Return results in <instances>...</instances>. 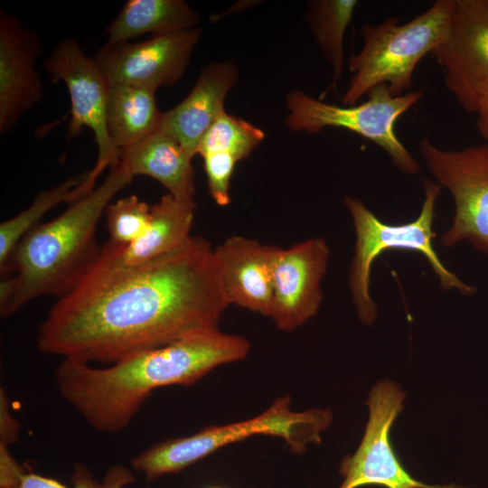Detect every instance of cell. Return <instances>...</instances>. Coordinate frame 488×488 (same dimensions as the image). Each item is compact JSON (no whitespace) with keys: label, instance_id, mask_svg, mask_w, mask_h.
Wrapping results in <instances>:
<instances>
[{"label":"cell","instance_id":"6da1fadb","mask_svg":"<svg viewBox=\"0 0 488 488\" xmlns=\"http://www.w3.org/2000/svg\"><path fill=\"white\" fill-rule=\"evenodd\" d=\"M228 306L213 248L201 236L131 266L117 262L103 245L86 276L51 308L36 343L62 359L112 364L218 329Z\"/></svg>","mask_w":488,"mask_h":488},{"label":"cell","instance_id":"7a4b0ae2","mask_svg":"<svg viewBox=\"0 0 488 488\" xmlns=\"http://www.w3.org/2000/svg\"><path fill=\"white\" fill-rule=\"evenodd\" d=\"M250 344L219 328L124 358L108 367L63 359L55 371L61 397L94 428H126L152 392L192 385L213 369L244 360Z\"/></svg>","mask_w":488,"mask_h":488},{"label":"cell","instance_id":"3957f363","mask_svg":"<svg viewBox=\"0 0 488 488\" xmlns=\"http://www.w3.org/2000/svg\"><path fill=\"white\" fill-rule=\"evenodd\" d=\"M133 178L118 164L89 193L22 238L2 272L10 271L0 283L1 317L12 315L42 296L59 298L80 283L101 251L96 239L101 216Z\"/></svg>","mask_w":488,"mask_h":488},{"label":"cell","instance_id":"277c9868","mask_svg":"<svg viewBox=\"0 0 488 488\" xmlns=\"http://www.w3.org/2000/svg\"><path fill=\"white\" fill-rule=\"evenodd\" d=\"M455 6V0H436L405 23L396 17L363 23L362 47L348 61L352 76L343 104H357L380 84L387 85L394 96L410 91L416 66L446 38Z\"/></svg>","mask_w":488,"mask_h":488},{"label":"cell","instance_id":"5b68a950","mask_svg":"<svg viewBox=\"0 0 488 488\" xmlns=\"http://www.w3.org/2000/svg\"><path fill=\"white\" fill-rule=\"evenodd\" d=\"M422 183L425 197L420 212L415 220L407 223H386L371 211L361 200L353 196L343 199L355 231L348 286L358 317L365 325L372 324L377 317V305L370 292L371 267L381 253L389 249L422 254L445 290L456 289L464 296L476 292L474 286L467 285L447 269L436 252L433 224L436 202L442 187L426 178L422 179Z\"/></svg>","mask_w":488,"mask_h":488},{"label":"cell","instance_id":"8992f818","mask_svg":"<svg viewBox=\"0 0 488 488\" xmlns=\"http://www.w3.org/2000/svg\"><path fill=\"white\" fill-rule=\"evenodd\" d=\"M333 419L329 410L294 411L290 398H277L257 417L223 426H211L188 436L161 442L131 462L148 480L176 474L221 447L248 437L266 435L282 438L288 448L302 454L309 444L321 441V433Z\"/></svg>","mask_w":488,"mask_h":488},{"label":"cell","instance_id":"52a82bcc","mask_svg":"<svg viewBox=\"0 0 488 488\" xmlns=\"http://www.w3.org/2000/svg\"><path fill=\"white\" fill-rule=\"evenodd\" d=\"M422 90H410L394 96L389 87L380 84L368 94V99L355 105L338 106L313 98L301 90L286 97L289 111L286 124L293 131L319 133L327 127L343 128L374 143L402 173L418 174L421 167L397 136L398 119L422 98Z\"/></svg>","mask_w":488,"mask_h":488},{"label":"cell","instance_id":"ba28073f","mask_svg":"<svg viewBox=\"0 0 488 488\" xmlns=\"http://www.w3.org/2000/svg\"><path fill=\"white\" fill-rule=\"evenodd\" d=\"M418 149L436 183L455 202L453 222L441 235V244L452 247L467 240L488 256V145L445 150L425 136Z\"/></svg>","mask_w":488,"mask_h":488},{"label":"cell","instance_id":"9c48e42d","mask_svg":"<svg viewBox=\"0 0 488 488\" xmlns=\"http://www.w3.org/2000/svg\"><path fill=\"white\" fill-rule=\"evenodd\" d=\"M53 81H61L70 99L68 136H78L83 128L91 129L98 146L94 167L81 185L83 194L95 187L102 172L119 164V151L113 145L108 129L107 106L109 82L93 58L88 57L76 40L66 38L54 48L44 62Z\"/></svg>","mask_w":488,"mask_h":488},{"label":"cell","instance_id":"30bf717a","mask_svg":"<svg viewBox=\"0 0 488 488\" xmlns=\"http://www.w3.org/2000/svg\"><path fill=\"white\" fill-rule=\"evenodd\" d=\"M405 398L399 387L389 380L380 381L371 389L363 437L356 452L342 460L339 472L343 482L338 488H460L453 483L427 484L412 477L401 465L389 436Z\"/></svg>","mask_w":488,"mask_h":488},{"label":"cell","instance_id":"8fae6325","mask_svg":"<svg viewBox=\"0 0 488 488\" xmlns=\"http://www.w3.org/2000/svg\"><path fill=\"white\" fill-rule=\"evenodd\" d=\"M202 34L199 27L152 35L146 41L104 44L93 60L109 84L156 91L183 75Z\"/></svg>","mask_w":488,"mask_h":488},{"label":"cell","instance_id":"7c38bea8","mask_svg":"<svg viewBox=\"0 0 488 488\" xmlns=\"http://www.w3.org/2000/svg\"><path fill=\"white\" fill-rule=\"evenodd\" d=\"M431 54L459 105L475 113L488 89V0H455L448 34Z\"/></svg>","mask_w":488,"mask_h":488},{"label":"cell","instance_id":"4fadbf2b","mask_svg":"<svg viewBox=\"0 0 488 488\" xmlns=\"http://www.w3.org/2000/svg\"><path fill=\"white\" fill-rule=\"evenodd\" d=\"M330 255L323 238H312L286 249L276 247L269 317L277 329L294 331L317 314Z\"/></svg>","mask_w":488,"mask_h":488},{"label":"cell","instance_id":"5bb4252c","mask_svg":"<svg viewBox=\"0 0 488 488\" xmlns=\"http://www.w3.org/2000/svg\"><path fill=\"white\" fill-rule=\"evenodd\" d=\"M42 43L18 19L0 15V132L11 131L22 115L40 103L42 87L36 70Z\"/></svg>","mask_w":488,"mask_h":488},{"label":"cell","instance_id":"9a60e30c","mask_svg":"<svg viewBox=\"0 0 488 488\" xmlns=\"http://www.w3.org/2000/svg\"><path fill=\"white\" fill-rule=\"evenodd\" d=\"M276 246L239 235L213 248L220 284L229 305L269 317Z\"/></svg>","mask_w":488,"mask_h":488},{"label":"cell","instance_id":"2e32d148","mask_svg":"<svg viewBox=\"0 0 488 488\" xmlns=\"http://www.w3.org/2000/svg\"><path fill=\"white\" fill-rule=\"evenodd\" d=\"M237 80L238 71L231 62L208 64L183 101L164 112L160 130L174 138L193 158L202 137L224 111L225 98Z\"/></svg>","mask_w":488,"mask_h":488},{"label":"cell","instance_id":"e0dca14e","mask_svg":"<svg viewBox=\"0 0 488 488\" xmlns=\"http://www.w3.org/2000/svg\"><path fill=\"white\" fill-rule=\"evenodd\" d=\"M196 204L178 200L169 193L151 206V218L144 233L127 245L108 241L104 246L121 265L145 263L184 246L191 234Z\"/></svg>","mask_w":488,"mask_h":488},{"label":"cell","instance_id":"ac0fdd59","mask_svg":"<svg viewBox=\"0 0 488 488\" xmlns=\"http://www.w3.org/2000/svg\"><path fill=\"white\" fill-rule=\"evenodd\" d=\"M192 157L172 136L158 130L142 141L119 150V164L134 177L158 181L174 198L195 202Z\"/></svg>","mask_w":488,"mask_h":488},{"label":"cell","instance_id":"d6986e66","mask_svg":"<svg viewBox=\"0 0 488 488\" xmlns=\"http://www.w3.org/2000/svg\"><path fill=\"white\" fill-rule=\"evenodd\" d=\"M200 16L183 0H128L107 28L108 42L197 27Z\"/></svg>","mask_w":488,"mask_h":488},{"label":"cell","instance_id":"ffe728a7","mask_svg":"<svg viewBox=\"0 0 488 488\" xmlns=\"http://www.w3.org/2000/svg\"><path fill=\"white\" fill-rule=\"evenodd\" d=\"M163 115L157 107L155 90L110 84L107 123L110 139L118 151L158 131Z\"/></svg>","mask_w":488,"mask_h":488},{"label":"cell","instance_id":"44dd1931","mask_svg":"<svg viewBox=\"0 0 488 488\" xmlns=\"http://www.w3.org/2000/svg\"><path fill=\"white\" fill-rule=\"evenodd\" d=\"M358 1L315 0L309 2L307 21L324 57L333 70V85L340 80L344 65L343 39Z\"/></svg>","mask_w":488,"mask_h":488},{"label":"cell","instance_id":"7402d4cb","mask_svg":"<svg viewBox=\"0 0 488 488\" xmlns=\"http://www.w3.org/2000/svg\"><path fill=\"white\" fill-rule=\"evenodd\" d=\"M88 172L74 175L62 183L37 194L26 209L0 224V268L7 262L22 238L52 209L62 202H73L80 198V187Z\"/></svg>","mask_w":488,"mask_h":488},{"label":"cell","instance_id":"603a6c76","mask_svg":"<svg viewBox=\"0 0 488 488\" xmlns=\"http://www.w3.org/2000/svg\"><path fill=\"white\" fill-rule=\"evenodd\" d=\"M264 132L225 110L215 119L202 137L197 155L221 153L238 161L247 157L264 139Z\"/></svg>","mask_w":488,"mask_h":488},{"label":"cell","instance_id":"cb8c5ba5","mask_svg":"<svg viewBox=\"0 0 488 488\" xmlns=\"http://www.w3.org/2000/svg\"><path fill=\"white\" fill-rule=\"evenodd\" d=\"M109 241L127 245L139 238L148 227L151 206L136 195L110 202L105 211Z\"/></svg>","mask_w":488,"mask_h":488},{"label":"cell","instance_id":"d4e9b609","mask_svg":"<svg viewBox=\"0 0 488 488\" xmlns=\"http://www.w3.org/2000/svg\"><path fill=\"white\" fill-rule=\"evenodd\" d=\"M202 157L211 198L219 206L229 205L230 181L239 161L230 155L221 153L208 154Z\"/></svg>","mask_w":488,"mask_h":488},{"label":"cell","instance_id":"484cf974","mask_svg":"<svg viewBox=\"0 0 488 488\" xmlns=\"http://www.w3.org/2000/svg\"><path fill=\"white\" fill-rule=\"evenodd\" d=\"M8 488H104V485L93 477L85 465L78 463L74 466L71 485L26 471L16 484Z\"/></svg>","mask_w":488,"mask_h":488},{"label":"cell","instance_id":"4316f807","mask_svg":"<svg viewBox=\"0 0 488 488\" xmlns=\"http://www.w3.org/2000/svg\"><path fill=\"white\" fill-rule=\"evenodd\" d=\"M19 423L12 416L7 395L0 390V446L8 447L18 440Z\"/></svg>","mask_w":488,"mask_h":488},{"label":"cell","instance_id":"83f0119b","mask_svg":"<svg viewBox=\"0 0 488 488\" xmlns=\"http://www.w3.org/2000/svg\"><path fill=\"white\" fill-rule=\"evenodd\" d=\"M25 472L12 456L8 447L0 446V488L16 484Z\"/></svg>","mask_w":488,"mask_h":488},{"label":"cell","instance_id":"f1b7e54d","mask_svg":"<svg viewBox=\"0 0 488 488\" xmlns=\"http://www.w3.org/2000/svg\"><path fill=\"white\" fill-rule=\"evenodd\" d=\"M136 480L132 472L123 465H112L102 479L104 488H123Z\"/></svg>","mask_w":488,"mask_h":488},{"label":"cell","instance_id":"f546056e","mask_svg":"<svg viewBox=\"0 0 488 488\" xmlns=\"http://www.w3.org/2000/svg\"><path fill=\"white\" fill-rule=\"evenodd\" d=\"M476 124L481 136L487 141L488 145V89L481 96L475 111Z\"/></svg>","mask_w":488,"mask_h":488},{"label":"cell","instance_id":"4dcf8cb0","mask_svg":"<svg viewBox=\"0 0 488 488\" xmlns=\"http://www.w3.org/2000/svg\"><path fill=\"white\" fill-rule=\"evenodd\" d=\"M210 488H223V487L213 486V487H210Z\"/></svg>","mask_w":488,"mask_h":488}]
</instances>
